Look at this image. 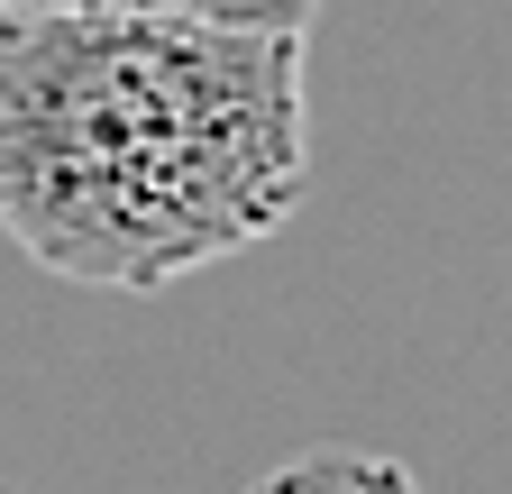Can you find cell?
Returning a JSON list of instances; mask_svg holds the SVG:
<instances>
[{"label":"cell","instance_id":"cell-1","mask_svg":"<svg viewBox=\"0 0 512 494\" xmlns=\"http://www.w3.org/2000/svg\"><path fill=\"white\" fill-rule=\"evenodd\" d=\"M311 193V65L275 28L0 10V229L92 293H165Z\"/></svg>","mask_w":512,"mask_h":494},{"label":"cell","instance_id":"cell-2","mask_svg":"<svg viewBox=\"0 0 512 494\" xmlns=\"http://www.w3.org/2000/svg\"><path fill=\"white\" fill-rule=\"evenodd\" d=\"M0 10H83V19H192V28H275V37H311L320 0H0Z\"/></svg>","mask_w":512,"mask_h":494},{"label":"cell","instance_id":"cell-3","mask_svg":"<svg viewBox=\"0 0 512 494\" xmlns=\"http://www.w3.org/2000/svg\"><path fill=\"white\" fill-rule=\"evenodd\" d=\"M247 494H421V476L403 458H384V449H293Z\"/></svg>","mask_w":512,"mask_h":494}]
</instances>
